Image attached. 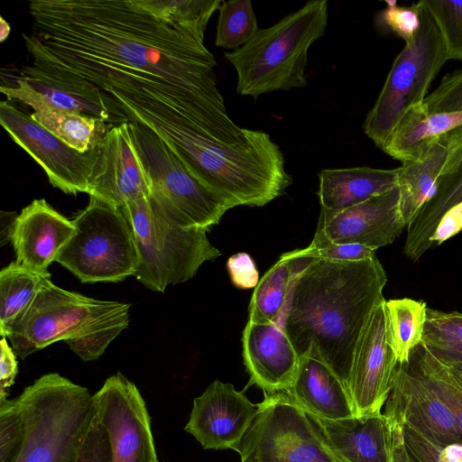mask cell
I'll list each match as a JSON object with an SVG mask.
<instances>
[{
    "label": "cell",
    "mask_w": 462,
    "mask_h": 462,
    "mask_svg": "<svg viewBox=\"0 0 462 462\" xmlns=\"http://www.w3.org/2000/svg\"><path fill=\"white\" fill-rule=\"evenodd\" d=\"M258 30L250 0L221 1L215 42L217 47L235 51L248 42Z\"/></svg>",
    "instance_id": "d6a6232c"
},
{
    "label": "cell",
    "mask_w": 462,
    "mask_h": 462,
    "mask_svg": "<svg viewBox=\"0 0 462 462\" xmlns=\"http://www.w3.org/2000/svg\"><path fill=\"white\" fill-rule=\"evenodd\" d=\"M242 341L250 383L267 393L286 392L296 376L300 356L281 323L248 320Z\"/></svg>",
    "instance_id": "44dd1931"
},
{
    "label": "cell",
    "mask_w": 462,
    "mask_h": 462,
    "mask_svg": "<svg viewBox=\"0 0 462 462\" xmlns=\"http://www.w3.org/2000/svg\"><path fill=\"white\" fill-rule=\"evenodd\" d=\"M0 400L7 398L8 388L14 383L18 373L16 354L2 337L0 341Z\"/></svg>",
    "instance_id": "7bdbcfd3"
},
{
    "label": "cell",
    "mask_w": 462,
    "mask_h": 462,
    "mask_svg": "<svg viewBox=\"0 0 462 462\" xmlns=\"http://www.w3.org/2000/svg\"><path fill=\"white\" fill-rule=\"evenodd\" d=\"M76 233L56 262L81 282H121L134 276L140 255L133 229L120 208L89 196L72 219Z\"/></svg>",
    "instance_id": "9c48e42d"
},
{
    "label": "cell",
    "mask_w": 462,
    "mask_h": 462,
    "mask_svg": "<svg viewBox=\"0 0 462 462\" xmlns=\"http://www.w3.org/2000/svg\"><path fill=\"white\" fill-rule=\"evenodd\" d=\"M128 125L148 178V200L166 221L184 228L208 230L234 208L201 182L152 129L133 119Z\"/></svg>",
    "instance_id": "8992f818"
},
{
    "label": "cell",
    "mask_w": 462,
    "mask_h": 462,
    "mask_svg": "<svg viewBox=\"0 0 462 462\" xmlns=\"http://www.w3.org/2000/svg\"><path fill=\"white\" fill-rule=\"evenodd\" d=\"M31 116L69 147L80 152L95 149L115 126L97 117L47 106L38 107Z\"/></svg>",
    "instance_id": "f546056e"
},
{
    "label": "cell",
    "mask_w": 462,
    "mask_h": 462,
    "mask_svg": "<svg viewBox=\"0 0 462 462\" xmlns=\"http://www.w3.org/2000/svg\"><path fill=\"white\" fill-rule=\"evenodd\" d=\"M462 202V145L438 180L436 190L423 206L415 220L407 227L403 252L412 261H419L430 249V239L442 217Z\"/></svg>",
    "instance_id": "d4e9b609"
},
{
    "label": "cell",
    "mask_w": 462,
    "mask_h": 462,
    "mask_svg": "<svg viewBox=\"0 0 462 462\" xmlns=\"http://www.w3.org/2000/svg\"><path fill=\"white\" fill-rule=\"evenodd\" d=\"M96 149L86 193L118 208L149 198L148 178L128 123L114 126Z\"/></svg>",
    "instance_id": "2e32d148"
},
{
    "label": "cell",
    "mask_w": 462,
    "mask_h": 462,
    "mask_svg": "<svg viewBox=\"0 0 462 462\" xmlns=\"http://www.w3.org/2000/svg\"><path fill=\"white\" fill-rule=\"evenodd\" d=\"M303 411L339 462H393V427L383 413L327 420Z\"/></svg>",
    "instance_id": "ffe728a7"
},
{
    "label": "cell",
    "mask_w": 462,
    "mask_h": 462,
    "mask_svg": "<svg viewBox=\"0 0 462 462\" xmlns=\"http://www.w3.org/2000/svg\"><path fill=\"white\" fill-rule=\"evenodd\" d=\"M25 439L19 397L0 400V462H16Z\"/></svg>",
    "instance_id": "e575fe53"
},
{
    "label": "cell",
    "mask_w": 462,
    "mask_h": 462,
    "mask_svg": "<svg viewBox=\"0 0 462 462\" xmlns=\"http://www.w3.org/2000/svg\"><path fill=\"white\" fill-rule=\"evenodd\" d=\"M321 208L338 211L360 204L397 186L398 168L355 167L322 170L319 173Z\"/></svg>",
    "instance_id": "cb8c5ba5"
},
{
    "label": "cell",
    "mask_w": 462,
    "mask_h": 462,
    "mask_svg": "<svg viewBox=\"0 0 462 462\" xmlns=\"http://www.w3.org/2000/svg\"><path fill=\"white\" fill-rule=\"evenodd\" d=\"M136 241L140 263L134 277L146 288L163 292L193 278L206 261L221 253L208 236V229L184 228L166 221L147 198L120 208Z\"/></svg>",
    "instance_id": "ba28073f"
},
{
    "label": "cell",
    "mask_w": 462,
    "mask_h": 462,
    "mask_svg": "<svg viewBox=\"0 0 462 462\" xmlns=\"http://www.w3.org/2000/svg\"><path fill=\"white\" fill-rule=\"evenodd\" d=\"M18 397L25 439L16 462H76L94 411L89 391L49 373Z\"/></svg>",
    "instance_id": "5b68a950"
},
{
    "label": "cell",
    "mask_w": 462,
    "mask_h": 462,
    "mask_svg": "<svg viewBox=\"0 0 462 462\" xmlns=\"http://www.w3.org/2000/svg\"><path fill=\"white\" fill-rule=\"evenodd\" d=\"M404 227L396 186L342 210L321 208L317 228L334 243L358 244L375 251L393 244Z\"/></svg>",
    "instance_id": "ac0fdd59"
},
{
    "label": "cell",
    "mask_w": 462,
    "mask_h": 462,
    "mask_svg": "<svg viewBox=\"0 0 462 462\" xmlns=\"http://www.w3.org/2000/svg\"><path fill=\"white\" fill-rule=\"evenodd\" d=\"M326 0L309 1L242 47L225 52L237 73L236 92L254 98L307 85L308 51L328 25Z\"/></svg>",
    "instance_id": "277c9868"
},
{
    "label": "cell",
    "mask_w": 462,
    "mask_h": 462,
    "mask_svg": "<svg viewBox=\"0 0 462 462\" xmlns=\"http://www.w3.org/2000/svg\"><path fill=\"white\" fill-rule=\"evenodd\" d=\"M152 14L180 26L204 42L208 23L220 0H137Z\"/></svg>",
    "instance_id": "1f68e13d"
},
{
    "label": "cell",
    "mask_w": 462,
    "mask_h": 462,
    "mask_svg": "<svg viewBox=\"0 0 462 462\" xmlns=\"http://www.w3.org/2000/svg\"><path fill=\"white\" fill-rule=\"evenodd\" d=\"M422 107L428 114L462 111V69L443 77L438 88L429 94Z\"/></svg>",
    "instance_id": "f35d334b"
},
{
    "label": "cell",
    "mask_w": 462,
    "mask_h": 462,
    "mask_svg": "<svg viewBox=\"0 0 462 462\" xmlns=\"http://www.w3.org/2000/svg\"><path fill=\"white\" fill-rule=\"evenodd\" d=\"M409 362L449 408L462 433V384L449 366L440 361L422 341L412 351Z\"/></svg>",
    "instance_id": "4dcf8cb0"
},
{
    "label": "cell",
    "mask_w": 462,
    "mask_h": 462,
    "mask_svg": "<svg viewBox=\"0 0 462 462\" xmlns=\"http://www.w3.org/2000/svg\"><path fill=\"white\" fill-rule=\"evenodd\" d=\"M422 342L429 347L462 346V313L428 308Z\"/></svg>",
    "instance_id": "8d00e7d4"
},
{
    "label": "cell",
    "mask_w": 462,
    "mask_h": 462,
    "mask_svg": "<svg viewBox=\"0 0 462 462\" xmlns=\"http://www.w3.org/2000/svg\"><path fill=\"white\" fill-rule=\"evenodd\" d=\"M297 251L307 258L331 261H362L376 257L375 251L365 245L334 243L318 228L311 244Z\"/></svg>",
    "instance_id": "74e56055"
},
{
    "label": "cell",
    "mask_w": 462,
    "mask_h": 462,
    "mask_svg": "<svg viewBox=\"0 0 462 462\" xmlns=\"http://www.w3.org/2000/svg\"><path fill=\"white\" fill-rule=\"evenodd\" d=\"M429 348L440 361L446 365L462 363V346Z\"/></svg>",
    "instance_id": "bcb514c9"
},
{
    "label": "cell",
    "mask_w": 462,
    "mask_h": 462,
    "mask_svg": "<svg viewBox=\"0 0 462 462\" xmlns=\"http://www.w3.org/2000/svg\"><path fill=\"white\" fill-rule=\"evenodd\" d=\"M11 27L4 17H0V42H5L10 34Z\"/></svg>",
    "instance_id": "7dc6e473"
},
{
    "label": "cell",
    "mask_w": 462,
    "mask_h": 462,
    "mask_svg": "<svg viewBox=\"0 0 462 462\" xmlns=\"http://www.w3.org/2000/svg\"><path fill=\"white\" fill-rule=\"evenodd\" d=\"M384 300L368 316L355 347L346 389L356 416L381 412L398 365L386 339Z\"/></svg>",
    "instance_id": "5bb4252c"
},
{
    "label": "cell",
    "mask_w": 462,
    "mask_h": 462,
    "mask_svg": "<svg viewBox=\"0 0 462 462\" xmlns=\"http://www.w3.org/2000/svg\"><path fill=\"white\" fill-rule=\"evenodd\" d=\"M386 282L376 257L310 258L294 278L279 321L299 356L321 359L346 387L360 333L372 310L384 300Z\"/></svg>",
    "instance_id": "7a4b0ae2"
},
{
    "label": "cell",
    "mask_w": 462,
    "mask_h": 462,
    "mask_svg": "<svg viewBox=\"0 0 462 462\" xmlns=\"http://www.w3.org/2000/svg\"><path fill=\"white\" fill-rule=\"evenodd\" d=\"M50 273H38L10 263L0 272V334L7 336L24 314L46 282Z\"/></svg>",
    "instance_id": "83f0119b"
},
{
    "label": "cell",
    "mask_w": 462,
    "mask_h": 462,
    "mask_svg": "<svg viewBox=\"0 0 462 462\" xmlns=\"http://www.w3.org/2000/svg\"><path fill=\"white\" fill-rule=\"evenodd\" d=\"M253 422L235 449L241 462H339L287 393H264Z\"/></svg>",
    "instance_id": "30bf717a"
},
{
    "label": "cell",
    "mask_w": 462,
    "mask_h": 462,
    "mask_svg": "<svg viewBox=\"0 0 462 462\" xmlns=\"http://www.w3.org/2000/svg\"><path fill=\"white\" fill-rule=\"evenodd\" d=\"M392 427L393 462H411L404 444L402 426Z\"/></svg>",
    "instance_id": "f6af8a7d"
},
{
    "label": "cell",
    "mask_w": 462,
    "mask_h": 462,
    "mask_svg": "<svg viewBox=\"0 0 462 462\" xmlns=\"http://www.w3.org/2000/svg\"><path fill=\"white\" fill-rule=\"evenodd\" d=\"M386 7L376 17V24L394 33L405 42L413 38L419 27L420 18L415 4L400 6L396 1H385Z\"/></svg>",
    "instance_id": "ab89813d"
},
{
    "label": "cell",
    "mask_w": 462,
    "mask_h": 462,
    "mask_svg": "<svg viewBox=\"0 0 462 462\" xmlns=\"http://www.w3.org/2000/svg\"><path fill=\"white\" fill-rule=\"evenodd\" d=\"M155 462H160L159 460L155 461Z\"/></svg>",
    "instance_id": "681fc988"
},
{
    "label": "cell",
    "mask_w": 462,
    "mask_h": 462,
    "mask_svg": "<svg viewBox=\"0 0 462 462\" xmlns=\"http://www.w3.org/2000/svg\"><path fill=\"white\" fill-rule=\"evenodd\" d=\"M462 230V202L451 208L440 219L430 239V247L434 248Z\"/></svg>",
    "instance_id": "ee69618b"
},
{
    "label": "cell",
    "mask_w": 462,
    "mask_h": 462,
    "mask_svg": "<svg viewBox=\"0 0 462 462\" xmlns=\"http://www.w3.org/2000/svg\"><path fill=\"white\" fill-rule=\"evenodd\" d=\"M399 426L411 462H462V442H436L406 424Z\"/></svg>",
    "instance_id": "d590c367"
},
{
    "label": "cell",
    "mask_w": 462,
    "mask_h": 462,
    "mask_svg": "<svg viewBox=\"0 0 462 462\" xmlns=\"http://www.w3.org/2000/svg\"><path fill=\"white\" fill-rule=\"evenodd\" d=\"M462 145V125L433 141L415 161L398 168L400 212L408 227L436 190L457 151Z\"/></svg>",
    "instance_id": "7402d4cb"
},
{
    "label": "cell",
    "mask_w": 462,
    "mask_h": 462,
    "mask_svg": "<svg viewBox=\"0 0 462 462\" xmlns=\"http://www.w3.org/2000/svg\"><path fill=\"white\" fill-rule=\"evenodd\" d=\"M0 123L43 169L53 187L66 194L87 192L97 147L86 152L74 150L9 101L0 102Z\"/></svg>",
    "instance_id": "4fadbf2b"
},
{
    "label": "cell",
    "mask_w": 462,
    "mask_h": 462,
    "mask_svg": "<svg viewBox=\"0 0 462 462\" xmlns=\"http://www.w3.org/2000/svg\"><path fill=\"white\" fill-rule=\"evenodd\" d=\"M130 305L69 291L48 280L6 338L22 359L65 341L83 361L97 359L128 327Z\"/></svg>",
    "instance_id": "3957f363"
},
{
    "label": "cell",
    "mask_w": 462,
    "mask_h": 462,
    "mask_svg": "<svg viewBox=\"0 0 462 462\" xmlns=\"http://www.w3.org/2000/svg\"><path fill=\"white\" fill-rule=\"evenodd\" d=\"M461 125L462 111L428 114L417 105L400 120L383 152L402 162L415 161L433 141Z\"/></svg>",
    "instance_id": "484cf974"
},
{
    "label": "cell",
    "mask_w": 462,
    "mask_h": 462,
    "mask_svg": "<svg viewBox=\"0 0 462 462\" xmlns=\"http://www.w3.org/2000/svg\"><path fill=\"white\" fill-rule=\"evenodd\" d=\"M304 410L327 420L356 416L347 389L337 374L321 359L300 356L296 376L286 391Z\"/></svg>",
    "instance_id": "603a6c76"
},
{
    "label": "cell",
    "mask_w": 462,
    "mask_h": 462,
    "mask_svg": "<svg viewBox=\"0 0 462 462\" xmlns=\"http://www.w3.org/2000/svg\"><path fill=\"white\" fill-rule=\"evenodd\" d=\"M259 409L233 384L218 380L194 399L184 430L205 449H236Z\"/></svg>",
    "instance_id": "e0dca14e"
},
{
    "label": "cell",
    "mask_w": 462,
    "mask_h": 462,
    "mask_svg": "<svg viewBox=\"0 0 462 462\" xmlns=\"http://www.w3.org/2000/svg\"><path fill=\"white\" fill-rule=\"evenodd\" d=\"M76 462H113L110 439L95 407Z\"/></svg>",
    "instance_id": "60d3db41"
},
{
    "label": "cell",
    "mask_w": 462,
    "mask_h": 462,
    "mask_svg": "<svg viewBox=\"0 0 462 462\" xmlns=\"http://www.w3.org/2000/svg\"><path fill=\"white\" fill-rule=\"evenodd\" d=\"M455 377L462 384V363L448 365Z\"/></svg>",
    "instance_id": "c3c4849f"
},
{
    "label": "cell",
    "mask_w": 462,
    "mask_h": 462,
    "mask_svg": "<svg viewBox=\"0 0 462 462\" xmlns=\"http://www.w3.org/2000/svg\"><path fill=\"white\" fill-rule=\"evenodd\" d=\"M73 220L54 209L44 199H34L14 217L8 237L15 262L38 273L48 267L76 233Z\"/></svg>",
    "instance_id": "d6986e66"
},
{
    "label": "cell",
    "mask_w": 462,
    "mask_h": 462,
    "mask_svg": "<svg viewBox=\"0 0 462 462\" xmlns=\"http://www.w3.org/2000/svg\"><path fill=\"white\" fill-rule=\"evenodd\" d=\"M1 70L0 91L33 110L40 106L72 111L102 119L115 126L128 123L116 99L82 77L40 60L21 69Z\"/></svg>",
    "instance_id": "8fae6325"
},
{
    "label": "cell",
    "mask_w": 462,
    "mask_h": 462,
    "mask_svg": "<svg viewBox=\"0 0 462 462\" xmlns=\"http://www.w3.org/2000/svg\"><path fill=\"white\" fill-rule=\"evenodd\" d=\"M415 5L420 18L416 33L395 58L363 125L365 134L382 151L407 111L423 103L433 79L448 60L435 20L421 1Z\"/></svg>",
    "instance_id": "52a82bcc"
},
{
    "label": "cell",
    "mask_w": 462,
    "mask_h": 462,
    "mask_svg": "<svg viewBox=\"0 0 462 462\" xmlns=\"http://www.w3.org/2000/svg\"><path fill=\"white\" fill-rule=\"evenodd\" d=\"M23 33L32 60L71 71L99 88L134 80L166 103L199 112L220 102L214 56L180 26L137 0H31Z\"/></svg>",
    "instance_id": "6da1fadb"
},
{
    "label": "cell",
    "mask_w": 462,
    "mask_h": 462,
    "mask_svg": "<svg viewBox=\"0 0 462 462\" xmlns=\"http://www.w3.org/2000/svg\"><path fill=\"white\" fill-rule=\"evenodd\" d=\"M427 310L424 301L410 298L384 300L386 339L398 364L408 363L422 341Z\"/></svg>",
    "instance_id": "f1b7e54d"
},
{
    "label": "cell",
    "mask_w": 462,
    "mask_h": 462,
    "mask_svg": "<svg viewBox=\"0 0 462 462\" xmlns=\"http://www.w3.org/2000/svg\"><path fill=\"white\" fill-rule=\"evenodd\" d=\"M421 2L437 23L448 60H462V1Z\"/></svg>",
    "instance_id": "836d02e7"
},
{
    "label": "cell",
    "mask_w": 462,
    "mask_h": 462,
    "mask_svg": "<svg viewBox=\"0 0 462 462\" xmlns=\"http://www.w3.org/2000/svg\"><path fill=\"white\" fill-rule=\"evenodd\" d=\"M233 284L240 289L255 288L258 284V271L252 257L246 253H238L229 257L226 263Z\"/></svg>",
    "instance_id": "b9f144b4"
},
{
    "label": "cell",
    "mask_w": 462,
    "mask_h": 462,
    "mask_svg": "<svg viewBox=\"0 0 462 462\" xmlns=\"http://www.w3.org/2000/svg\"><path fill=\"white\" fill-rule=\"evenodd\" d=\"M383 414L392 426L406 424L436 442H462L451 411L410 362L397 365Z\"/></svg>",
    "instance_id": "9a60e30c"
},
{
    "label": "cell",
    "mask_w": 462,
    "mask_h": 462,
    "mask_svg": "<svg viewBox=\"0 0 462 462\" xmlns=\"http://www.w3.org/2000/svg\"><path fill=\"white\" fill-rule=\"evenodd\" d=\"M93 402L110 439L113 462L158 460L151 417L132 381L121 373L111 375L93 395Z\"/></svg>",
    "instance_id": "7c38bea8"
},
{
    "label": "cell",
    "mask_w": 462,
    "mask_h": 462,
    "mask_svg": "<svg viewBox=\"0 0 462 462\" xmlns=\"http://www.w3.org/2000/svg\"><path fill=\"white\" fill-rule=\"evenodd\" d=\"M310 259L300 255L297 250L282 254L254 288L249 304V321H280L291 283Z\"/></svg>",
    "instance_id": "4316f807"
}]
</instances>
